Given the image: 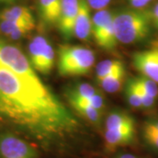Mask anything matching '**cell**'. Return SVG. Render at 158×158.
<instances>
[{"instance_id": "cell-11", "label": "cell", "mask_w": 158, "mask_h": 158, "mask_svg": "<svg viewBox=\"0 0 158 158\" xmlns=\"http://www.w3.org/2000/svg\"><path fill=\"white\" fill-rule=\"evenodd\" d=\"M141 139L145 147L158 156V118L148 119L143 123Z\"/></svg>"}, {"instance_id": "cell-2", "label": "cell", "mask_w": 158, "mask_h": 158, "mask_svg": "<svg viewBox=\"0 0 158 158\" xmlns=\"http://www.w3.org/2000/svg\"><path fill=\"white\" fill-rule=\"evenodd\" d=\"M151 16L141 10H126L113 16L116 38L122 44H134L150 34Z\"/></svg>"}, {"instance_id": "cell-16", "label": "cell", "mask_w": 158, "mask_h": 158, "mask_svg": "<svg viewBox=\"0 0 158 158\" xmlns=\"http://www.w3.org/2000/svg\"><path fill=\"white\" fill-rule=\"evenodd\" d=\"M126 70L124 65L118 68L116 71L110 74L109 76L98 81V85L102 89L109 93H114L121 89L124 84Z\"/></svg>"}, {"instance_id": "cell-9", "label": "cell", "mask_w": 158, "mask_h": 158, "mask_svg": "<svg viewBox=\"0 0 158 158\" xmlns=\"http://www.w3.org/2000/svg\"><path fill=\"white\" fill-rule=\"evenodd\" d=\"M35 28V21L0 20V36L7 40H19Z\"/></svg>"}, {"instance_id": "cell-22", "label": "cell", "mask_w": 158, "mask_h": 158, "mask_svg": "<svg viewBox=\"0 0 158 158\" xmlns=\"http://www.w3.org/2000/svg\"><path fill=\"white\" fill-rule=\"evenodd\" d=\"M132 80H133L134 84L135 85L136 90H137V92H138V95L140 97V99H141V104H142V107L149 108L151 107V106H153L154 104H155L156 98H152L150 95H148L147 92L136 83L135 78H132Z\"/></svg>"}, {"instance_id": "cell-30", "label": "cell", "mask_w": 158, "mask_h": 158, "mask_svg": "<svg viewBox=\"0 0 158 158\" xmlns=\"http://www.w3.org/2000/svg\"><path fill=\"white\" fill-rule=\"evenodd\" d=\"M148 2V3H150V2H151V1H152V0H147Z\"/></svg>"}, {"instance_id": "cell-29", "label": "cell", "mask_w": 158, "mask_h": 158, "mask_svg": "<svg viewBox=\"0 0 158 158\" xmlns=\"http://www.w3.org/2000/svg\"><path fill=\"white\" fill-rule=\"evenodd\" d=\"M152 45L155 46V47H156V48H158V40H155V41L152 43Z\"/></svg>"}, {"instance_id": "cell-28", "label": "cell", "mask_w": 158, "mask_h": 158, "mask_svg": "<svg viewBox=\"0 0 158 158\" xmlns=\"http://www.w3.org/2000/svg\"><path fill=\"white\" fill-rule=\"evenodd\" d=\"M17 0H0V4H9V3H12L15 2Z\"/></svg>"}, {"instance_id": "cell-27", "label": "cell", "mask_w": 158, "mask_h": 158, "mask_svg": "<svg viewBox=\"0 0 158 158\" xmlns=\"http://www.w3.org/2000/svg\"><path fill=\"white\" fill-rule=\"evenodd\" d=\"M110 2H111V0H99V10L105 9L109 5Z\"/></svg>"}, {"instance_id": "cell-4", "label": "cell", "mask_w": 158, "mask_h": 158, "mask_svg": "<svg viewBox=\"0 0 158 158\" xmlns=\"http://www.w3.org/2000/svg\"><path fill=\"white\" fill-rule=\"evenodd\" d=\"M27 57L32 67L37 73L48 74L55 65V50L49 41L42 35L31 40Z\"/></svg>"}, {"instance_id": "cell-24", "label": "cell", "mask_w": 158, "mask_h": 158, "mask_svg": "<svg viewBox=\"0 0 158 158\" xmlns=\"http://www.w3.org/2000/svg\"><path fill=\"white\" fill-rule=\"evenodd\" d=\"M150 16H151V19L154 20V23H155L156 27L158 28V3L154 7Z\"/></svg>"}, {"instance_id": "cell-8", "label": "cell", "mask_w": 158, "mask_h": 158, "mask_svg": "<svg viewBox=\"0 0 158 158\" xmlns=\"http://www.w3.org/2000/svg\"><path fill=\"white\" fill-rule=\"evenodd\" d=\"M136 126L118 129L105 130L104 139L106 147L110 151H113L118 148L129 146L136 141Z\"/></svg>"}, {"instance_id": "cell-20", "label": "cell", "mask_w": 158, "mask_h": 158, "mask_svg": "<svg viewBox=\"0 0 158 158\" xmlns=\"http://www.w3.org/2000/svg\"><path fill=\"white\" fill-rule=\"evenodd\" d=\"M125 95L127 98V100L131 106L135 108L142 107V104H141V99H140V97L138 95L135 85L132 79L128 80L127 83L126 89H125Z\"/></svg>"}, {"instance_id": "cell-17", "label": "cell", "mask_w": 158, "mask_h": 158, "mask_svg": "<svg viewBox=\"0 0 158 158\" xmlns=\"http://www.w3.org/2000/svg\"><path fill=\"white\" fill-rule=\"evenodd\" d=\"M133 126H136L134 118L128 113L120 111L110 113L106 119V130L118 129Z\"/></svg>"}, {"instance_id": "cell-19", "label": "cell", "mask_w": 158, "mask_h": 158, "mask_svg": "<svg viewBox=\"0 0 158 158\" xmlns=\"http://www.w3.org/2000/svg\"><path fill=\"white\" fill-rule=\"evenodd\" d=\"M123 65V62L118 59H108L100 62L96 68L97 82L113 73Z\"/></svg>"}, {"instance_id": "cell-7", "label": "cell", "mask_w": 158, "mask_h": 158, "mask_svg": "<svg viewBox=\"0 0 158 158\" xmlns=\"http://www.w3.org/2000/svg\"><path fill=\"white\" fill-rule=\"evenodd\" d=\"M78 0H62L57 27L66 40L74 36V27L78 11Z\"/></svg>"}, {"instance_id": "cell-6", "label": "cell", "mask_w": 158, "mask_h": 158, "mask_svg": "<svg viewBox=\"0 0 158 158\" xmlns=\"http://www.w3.org/2000/svg\"><path fill=\"white\" fill-rule=\"evenodd\" d=\"M133 64L141 76L158 84V48L152 45L150 49L139 51L133 55Z\"/></svg>"}, {"instance_id": "cell-12", "label": "cell", "mask_w": 158, "mask_h": 158, "mask_svg": "<svg viewBox=\"0 0 158 158\" xmlns=\"http://www.w3.org/2000/svg\"><path fill=\"white\" fill-rule=\"evenodd\" d=\"M66 98L68 99L69 103L70 104L71 107L73 108L78 114H80L82 117H84L88 121H90V123L98 125L101 122V111L90 106V105L87 104L86 102L83 101L81 99H78L77 98H74V97L71 96H66Z\"/></svg>"}, {"instance_id": "cell-1", "label": "cell", "mask_w": 158, "mask_h": 158, "mask_svg": "<svg viewBox=\"0 0 158 158\" xmlns=\"http://www.w3.org/2000/svg\"><path fill=\"white\" fill-rule=\"evenodd\" d=\"M0 122L48 150L63 148L80 129L73 113L47 85L34 84L1 62Z\"/></svg>"}, {"instance_id": "cell-21", "label": "cell", "mask_w": 158, "mask_h": 158, "mask_svg": "<svg viewBox=\"0 0 158 158\" xmlns=\"http://www.w3.org/2000/svg\"><path fill=\"white\" fill-rule=\"evenodd\" d=\"M135 80L148 95H150L154 98H157L158 86L156 82H154L153 80L148 78V77H145L143 76L139 77H135Z\"/></svg>"}, {"instance_id": "cell-23", "label": "cell", "mask_w": 158, "mask_h": 158, "mask_svg": "<svg viewBox=\"0 0 158 158\" xmlns=\"http://www.w3.org/2000/svg\"><path fill=\"white\" fill-rule=\"evenodd\" d=\"M128 2L131 6L137 10H141L142 8H144L149 4L147 0H128Z\"/></svg>"}, {"instance_id": "cell-14", "label": "cell", "mask_w": 158, "mask_h": 158, "mask_svg": "<svg viewBox=\"0 0 158 158\" xmlns=\"http://www.w3.org/2000/svg\"><path fill=\"white\" fill-rule=\"evenodd\" d=\"M0 20L35 21L33 12L27 6H13L0 11Z\"/></svg>"}, {"instance_id": "cell-5", "label": "cell", "mask_w": 158, "mask_h": 158, "mask_svg": "<svg viewBox=\"0 0 158 158\" xmlns=\"http://www.w3.org/2000/svg\"><path fill=\"white\" fill-rule=\"evenodd\" d=\"M0 158H39L32 143L11 131L0 132Z\"/></svg>"}, {"instance_id": "cell-18", "label": "cell", "mask_w": 158, "mask_h": 158, "mask_svg": "<svg viewBox=\"0 0 158 158\" xmlns=\"http://www.w3.org/2000/svg\"><path fill=\"white\" fill-rule=\"evenodd\" d=\"M98 93H100L99 90L94 86L87 83H80L68 88L65 92V96H72L79 99H88Z\"/></svg>"}, {"instance_id": "cell-25", "label": "cell", "mask_w": 158, "mask_h": 158, "mask_svg": "<svg viewBox=\"0 0 158 158\" xmlns=\"http://www.w3.org/2000/svg\"><path fill=\"white\" fill-rule=\"evenodd\" d=\"M88 5L90 7H91L92 9L95 10H99V0H86Z\"/></svg>"}, {"instance_id": "cell-10", "label": "cell", "mask_w": 158, "mask_h": 158, "mask_svg": "<svg viewBox=\"0 0 158 158\" xmlns=\"http://www.w3.org/2000/svg\"><path fill=\"white\" fill-rule=\"evenodd\" d=\"M78 11L76 19L74 36L79 40H87L91 35L92 18L90 17V6L86 0H78Z\"/></svg>"}, {"instance_id": "cell-3", "label": "cell", "mask_w": 158, "mask_h": 158, "mask_svg": "<svg viewBox=\"0 0 158 158\" xmlns=\"http://www.w3.org/2000/svg\"><path fill=\"white\" fill-rule=\"evenodd\" d=\"M95 63L94 52L81 45L63 44L57 51V69L62 77L84 76Z\"/></svg>"}, {"instance_id": "cell-15", "label": "cell", "mask_w": 158, "mask_h": 158, "mask_svg": "<svg viewBox=\"0 0 158 158\" xmlns=\"http://www.w3.org/2000/svg\"><path fill=\"white\" fill-rule=\"evenodd\" d=\"M114 16V14H113ZM97 44L103 49L108 51L113 50L117 45V38L115 34L113 18L105 26V27L94 37Z\"/></svg>"}, {"instance_id": "cell-26", "label": "cell", "mask_w": 158, "mask_h": 158, "mask_svg": "<svg viewBox=\"0 0 158 158\" xmlns=\"http://www.w3.org/2000/svg\"><path fill=\"white\" fill-rule=\"evenodd\" d=\"M115 158H140L139 156H137L135 155L132 154V153H121L117 155Z\"/></svg>"}, {"instance_id": "cell-13", "label": "cell", "mask_w": 158, "mask_h": 158, "mask_svg": "<svg viewBox=\"0 0 158 158\" xmlns=\"http://www.w3.org/2000/svg\"><path fill=\"white\" fill-rule=\"evenodd\" d=\"M62 0H38L40 16L46 24L57 25Z\"/></svg>"}]
</instances>
